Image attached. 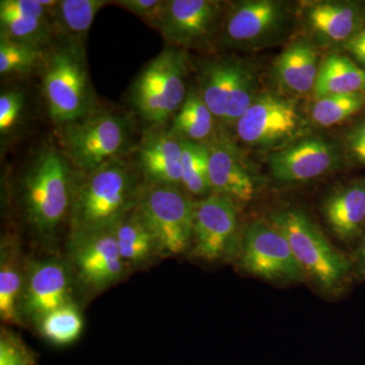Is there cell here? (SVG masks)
<instances>
[{"label": "cell", "instance_id": "cell-1", "mask_svg": "<svg viewBox=\"0 0 365 365\" xmlns=\"http://www.w3.org/2000/svg\"><path fill=\"white\" fill-rule=\"evenodd\" d=\"M143 184L121 158L76 178L69 235L110 230L136 208Z\"/></svg>", "mask_w": 365, "mask_h": 365}, {"label": "cell", "instance_id": "cell-2", "mask_svg": "<svg viewBox=\"0 0 365 365\" xmlns=\"http://www.w3.org/2000/svg\"><path fill=\"white\" fill-rule=\"evenodd\" d=\"M76 178L66 153L55 146L41 150L26 170L21 202L26 222L42 241H54L69 220Z\"/></svg>", "mask_w": 365, "mask_h": 365}, {"label": "cell", "instance_id": "cell-3", "mask_svg": "<svg viewBox=\"0 0 365 365\" xmlns=\"http://www.w3.org/2000/svg\"><path fill=\"white\" fill-rule=\"evenodd\" d=\"M41 69L43 96L55 124L63 127L97 111L79 41H66L48 51Z\"/></svg>", "mask_w": 365, "mask_h": 365}, {"label": "cell", "instance_id": "cell-4", "mask_svg": "<svg viewBox=\"0 0 365 365\" xmlns=\"http://www.w3.org/2000/svg\"><path fill=\"white\" fill-rule=\"evenodd\" d=\"M188 59L182 49L168 48L151 60L137 76L131 104L143 121L160 127L175 116L187 97Z\"/></svg>", "mask_w": 365, "mask_h": 365}, {"label": "cell", "instance_id": "cell-5", "mask_svg": "<svg viewBox=\"0 0 365 365\" xmlns=\"http://www.w3.org/2000/svg\"><path fill=\"white\" fill-rule=\"evenodd\" d=\"M271 225L284 235L306 275L328 292L340 287L349 272L350 263L328 242L306 213L297 209H287L274 213Z\"/></svg>", "mask_w": 365, "mask_h": 365}, {"label": "cell", "instance_id": "cell-6", "mask_svg": "<svg viewBox=\"0 0 365 365\" xmlns=\"http://www.w3.org/2000/svg\"><path fill=\"white\" fill-rule=\"evenodd\" d=\"M195 206L182 188L143 184L136 210L153 232L163 258L191 249Z\"/></svg>", "mask_w": 365, "mask_h": 365}, {"label": "cell", "instance_id": "cell-7", "mask_svg": "<svg viewBox=\"0 0 365 365\" xmlns=\"http://www.w3.org/2000/svg\"><path fill=\"white\" fill-rule=\"evenodd\" d=\"M62 128L63 153L81 173L121 158L131 143L128 119L112 112L96 111Z\"/></svg>", "mask_w": 365, "mask_h": 365}, {"label": "cell", "instance_id": "cell-8", "mask_svg": "<svg viewBox=\"0 0 365 365\" xmlns=\"http://www.w3.org/2000/svg\"><path fill=\"white\" fill-rule=\"evenodd\" d=\"M67 251L74 282L86 294H101L130 272L122 260L112 228L69 235Z\"/></svg>", "mask_w": 365, "mask_h": 365}, {"label": "cell", "instance_id": "cell-9", "mask_svg": "<svg viewBox=\"0 0 365 365\" xmlns=\"http://www.w3.org/2000/svg\"><path fill=\"white\" fill-rule=\"evenodd\" d=\"M304 121L297 103L290 98L258 95L235 124L237 135L254 148H284L299 140Z\"/></svg>", "mask_w": 365, "mask_h": 365}, {"label": "cell", "instance_id": "cell-10", "mask_svg": "<svg viewBox=\"0 0 365 365\" xmlns=\"http://www.w3.org/2000/svg\"><path fill=\"white\" fill-rule=\"evenodd\" d=\"M292 21V11L285 2H239L227 14L222 35V45L239 49L263 47L282 37Z\"/></svg>", "mask_w": 365, "mask_h": 365}, {"label": "cell", "instance_id": "cell-11", "mask_svg": "<svg viewBox=\"0 0 365 365\" xmlns=\"http://www.w3.org/2000/svg\"><path fill=\"white\" fill-rule=\"evenodd\" d=\"M242 264L247 272L272 282L306 279V273L294 258L287 240L271 223L256 222L247 227Z\"/></svg>", "mask_w": 365, "mask_h": 365}, {"label": "cell", "instance_id": "cell-12", "mask_svg": "<svg viewBox=\"0 0 365 365\" xmlns=\"http://www.w3.org/2000/svg\"><path fill=\"white\" fill-rule=\"evenodd\" d=\"M74 279L68 262L59 258L26 262L21 321L37 325L46 314L71 302Z\"/></svg>", "mask_w": 365, "mask_h": 365}, {"label": "cell", "instance_id": "cell-13", "mask_svg": "<svg viewBox=\"0 0 365 365\" xmlns=\"http://www.w3.org/2000/svg\"><path fill=\"white\" fill-rule=\"evenodd\" d=\"M222 7L220 2L212 0H168L157 30L170 45L200 47L215 34Z\"/></svg>", "mask_w": 365, "mask_h": 365}, {"label": "cell", "instance_id": "cell-14", "mask_svg": "<svg viewBox=\"0 0 365 365\" xmlns=\"http://www.w3.org/2000/svg\"><path fill=\"white\" fill-rule=\"evenodd\" d=\"M237 227L234 201L210 194L196 202L192 255L200 260L213 262L227 253Z\"/></svg>", "mask_w": 365, "mask_h": 365}, {"label": "cell", "instance_id": "cell-15", "mask_svg": "<svg viewBox=\"0 0 365 365\" xmlns=\"http://www.w3.org/2000/svg\"><path fill=\"white\" fill-rule=\"evenodd\" d=\"M340 155L330 141L321 137H306L274 151L269 168L274 179L297 182L316 179L339 165Z\"/></svg>", "mask_w": 365, "mask_h": 365}, {"label": "cell", "instance_id": "cell-16", "mask_svg": "<svg viewBox=\"0 0 365 365\" xmlns=\"http://www.w3.org/2000/svg\"><path fill=\"white\" fill-rule=\"evenodd\" d=\"M207 144L211 192L235 203L250 202L256 194L257 182L240 151L225 137Z\"/></svg>", "mask_w": 365, "mask_h": 365}, {"label": "cell", "instance_id": "cell-17", "mask_svg": "<svg viewBox=\"0 0 365 365\" xmlns=\"http://www.w3.org/2000/svg\"><path fill=\"white\" fill-rule=\"evenodd\" d=\"M182 140L172 132L158 128L144 134L137 165L145 182L182 188Z\"/></svg>", "mask_w": 365, "mask_h": 365}, {"label": "cell", "instance_id": "cell-18", "mask_svg": "<svg viewBox=\"0 0 365 365\" xmlns=\"http://www.w3.org/2000/svg\"><path fill=\"white\" fill-rule=\"evenodd\" d=\"M304 16L311 32L325 44H345L361 30L364 21L359 7L347 2H312Z\"/></svg>", "mask_w": 365, "mask_h": 365}, {"label": "cell", "instance_id": "cell-19", "mask_svg": "<svg viewBox=\"0 0 365 365\" xmlns=\"http://www.w3.org/2000/svg\"><path fill=\"white\" fill-rule=\"evenodd\" d=\"M25 270L20 241L14 235H4L0 242V319L7 325L24 324L20 302Z\"/></svg>", "mask_w": 365, "mask_h": 365}, {"label": "cell", "instance_id": "cell-20", "mask_svg": "<svg viewBox=\"0 0 365 365\" xmlns=\"http://www.w3.org/2000/svg\"><path fill=\"white\" fill-rule=\"evenodd\" d=\"M319 67L314 46L307 41H297L283 50L275 60L274 78L285 91L304 95L314 91Z\"/></svg>", "mask_w": 365, "mask_h": 365}, {"label": "cell", "instance_id": "cell-21", "mask_svg": "<svg viewBox=\"0 0 365 365\" xmlns=\"http://www.w3.org/2000/svg\"><path fill=\"white\" fill-rule=\"evenodd\" d=\"M324 215L336 237L354 239L365 225V184L355 182L337 190L326 199Z\"/></svg>", "mask_w": 365, "mask_h": 365}, {"label": "cell", "instance_id": "cell-22", "mask_svg": "<svg viewBox=\"0 0 365 365\" xmlns=\"http://www.w3.org/2000/svg\"><path fill=\"white\" fill-rule=\"evenodd\" d=\"M118 248L129 271L150 265L160 258L157 241L135 209L112 227Z\"/></svg>", "mask_w": 365, "mask_h": 365}, {"label": "cell", "instance_id": "cell-23", "mask_svg": "<svg viewBox=\"0 0 365 365\" xmlns=\"http://www.w3.org/2000/svg\"><path fill=\"white\" fill-rule=\"evenodd\" d=\"M240 63V60L215 59L202 67L199 93L215 119L222 123Z\"/></svg>", "mask_w": 365, "mask_h": 365}, {"label": "cell", "instance_id": "cell-24", "mask_svg": "<svg viewBox=\"0 0 365 365\" xmlns=\"http://www.w3.org/2000/svg\"><path fill=\"white\" fill-rule=\"evenodd\" d=\"M314 93L317 97L365 93V69L343 55H332L321 64Z\"/></svg>", "mask_w": 365, "mask_h": 365}, {"label": "cell", "instance_id": "cell-25", "mask_svg": "<svg viewBox=\"0 0 365 365\" xmlns=\"http://www.w3.org/2000/svg\"><path fill=\"white\" fill-rule=\"evenodd\" d=\"M172 119L170 131L175 136L197 143H205L210 138L216 120L199 91L194 90L187 93L184 104Z\"/></svg>", "mask_w": 365, "mask_h": 365}, {"label": "cell", "instance_id": "cell-26", "mask_svg": "<svg viewBox=\"0 0 365 365\" xmlns=\"http://www.w3.org/2000/svg\"><path fill=\"white\" fill-rule=\"evenodd\" d=\"M38 327L41 337L55 347H68L81 338L83 318L74 300L67 302L40 319Z\"/></svg>", "mask_w": 365, "mask_h": 365}, {"label": "cell", "instance_id": "cell-27", "mask_svg": "<svg viewBox=\"0 0 365 365\" xmlns=\"http://www.w3.org/2000/svg\"><path fill=\"white\" fill-rule=\"evenodd\" d=\"M109 1L105 0H61L53 9L54 29L69 40L79 41L90 31L100 9Z\"/></svg>", "mask_w": 365, "mask_h": 365}, {"label": "cell", "instance_id": "cell-28", "mask_svg": "<svg viewBox=\"0 0 365 365\" xmlns=\"http://www.w3.org/2000/svg\"><path fill=\"white\" fill-rule=\"evenodd\" d=\"M182 143V189L192 196L204 198L210 195L208 144Z\"/></svg>", "mask_w": 365, "mask_h": 365}, {"label": "cell", "instance_id": "cell-29", "mask_svg": "<svg viewBox=\"0 0 365 365\" xmlns=\"http://www.w3.org/2000/svg\"><path fill=\"white\" fill-rule=\"evenodd\" d=\"M52 19L28 18V16H0V38L25 43L46 49L51 41Z\"/></svg>", "mask_w": 365, "mask_h": 365}, {"label": "cell", "instance_id": "cell-30", "mask_svg": "<svg viewBox=\"0 0 365 365\" xmlns=\"http://www.w3.org/2000/svg\"><path fill=\"white\" fill-rule=\"evenodd\" d=\"M47 53L43 48L0 38V73L14 76L42 68Z\"/></svg>", "mask_w": 365, "mask_h": 365}, {"label": "cell", "instance_id": "cell-31", "mask_svg": "<svg viewBox=\"0 0 365 365\" xmlns=\"http://www.w3.org/2000/svg\"><path fill=\"white\" fill-rule=\"evenodd\" d=\"M365 105V93L333 95L319 98L312 109V118L322 127H331L356 114Z\"/></svg>", "mask_w": 365, "mask_h": 365}, {"label": "cell", "instance_id": "cell-32", "mask_svg": "<svg viewBox=\"0 0 365 365\" xmlns=\"http://www.w3.org/2000/svg\"><path fill=\"white\" fill-rule=\"evenodd\" d=\"M256 95V81L252 71L244 63H240L235 76L232 93L228 98L227 113L222 124L235 126L240 118L246 113L254 102Z\"/></svg>", "mask_w": 365, "mask_h": 365}, {"label": "cell", "instance_id": "cell-33", "mask_svg": "<svg viewBox=\"0 0 365 365\" xmlns=\"http://www.w3.org/2000/svg\"><path fill=\"white\" fill-rule=\"evenodd\" d=\"M0 365H39V356L21 336L9 329L0 332Z\"/></svg>", "mask_w": 365, "mask_h": 365}, {"label": "cell", "instance_id": "cell-34", "mask_svg": "<svg viewBox=\"0 0 365 365\" xmlns=\"http://www.w3.org/2000/svg\"><path fill=\"white\" fill-rule=\"evenodd\" d=\"M25 93L20 90L2 91L0 95V134L9 135L21 123L25 112Z\"/></svg>", "mask_w": 365, "mask_h": 365}, {"label": "cell", "instance_id": "cell-35", "mask_svg": "<svg viewBox=\"0 0 365 365\" xmlns=\"http://www.w3.org/2000/svg\"><path fill=\"white\" fill-rule=\"evenodd\" d=\"M52 11L40 4L39 0H1L0 16H28V18L52 19Z\"/></svg>", "mask_w": 365, "mask_h": 365}, {"label": "cell", "instance_id": "cell-36", "mask_svg": "<svg viewBox=\"0 0 365 365\" xmlns=\"http://www.w3.org/2000/svg\"><path fill=\"white\" fill-rule=\"evenodd\" d=\"M117 6L123 7L126 11L148 21L150 26L157 29L160 21L165 1L162 0H119L115 1Z\"/></svg>", "mask_w": 365, "mask_h": 365}, {"label": "cell", "instance_id": "cell-37", "mask_svg": "<svg viewBox=\"0 0 365 365\" xmlns=\"http://www.w3.org/2000/svg\"><path fill=\"white\" fill-rule=\"evenodd\" d=\"M348 145L355 160L365 165V121L350 134Z\"/></svg>", "mask_w": 365, "mask_h": 365}, {"label": "cell", "instance_id": "cell-38", "mask_svg": "<svg viewBox=\"0 0 365 365\" xmlns=\"http://www.w3.org/2000/svg\"><path fill=\"white\" fill-rule=\"evenodd\" d=\"M344 46L346 49L365 66V28L355 34L351 39L345 43Z\"/></svg>", "mask_w": 365, "mask_h": 365}, {"label": "cell", "instance_id": "cell-39", "mask_svg": "<svg viewBox=\"0 0 365 365\" xmlns=\"http://www.w3.org/2000/svg\"><path fill=\"white\" fill-rule=\"evenodd\" d=\"M359 260L362 272L365 274V232L364 237H362L361 245L359 247Z\"/></svg>", "mask_w": 365, "mask_h": 365}]
</instances>
